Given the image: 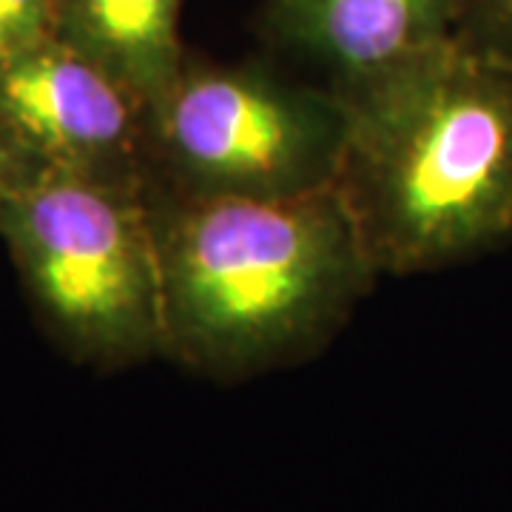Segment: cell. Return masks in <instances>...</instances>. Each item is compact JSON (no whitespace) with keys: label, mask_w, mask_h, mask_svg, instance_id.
Returning <instances> with one entry per match:
<instances>
[{"label":"cell","mask_w":512,"mask_h":512,"mask_svg":"<svg viewBox=\"0 0 512 512\" xmlns=\"http://www.w3.org/2000/svg\"><path fill=\"white\" fill-rule=\"evenodd\" d=\"M348 100L336 191L379 276L512 245V63L453 37Z\"/></svg>","instance_id":"cell-1"},{"label":"cell","mask_w":512,"mask_h":512,"mask_svg":"<svg viewBox=\"0 0 512 512\" xmlns=\"http://www.w3.org/2000/svg\"><path fill=\"white\" fill-rule=\"evenodd\" d=\"M163 356L217 382L311 359L379 279L336 188L288 200L151 185Z\"/></svg>","instance_id":"cell-2"},{"label":"cell","mask_w":512,"mask_h":512,"mask_svg":"<svg viewBox=\"0 0 512 512\" xmlns=\"http://www.w3.org/2000/svg\"><path fill=\"white\" fill-rule=\"evenodd\" d=\"M0 239L49 339L77 365L163 356L151 185L35 168L0 205Z\"/></svg>","instance_id":"cell-3"},{"label":"cell","mask_w":512,"mask_h":512,"mask_svg":"<svg viewBox=\"0 0 512 512\" xmlns=\"http://www.w3.org/2000/svg\"><path fill=\"white\" fill-rule=\"evenodd\" d=\"M348 100L262 60L185 55L148 106L151 183L185 197L288 200L336 188Z\"/></svg>","instance_id":"cell-4"},{"label":"cell","mask_w":512,"mask_h":512,"mask_svg":"<svg viewBox=\"0 0 512 512\" xmlns=\"http://www.w3.org/2000/svg\"><path fill=\"white\" fill-rule=\"evenodd\" d=\"M0 131L32 171L154 185L148 106L57 37L0 63Z\"/></svg>","instance_id":"cell-5"},{"label":"cell","mask_w":512,"mask_h":512,"mask_svg":"<svg viewBox=\"0 0 512 512\" xmlns=\"http://www.w3.org/2000/svg\"><path fill=\"white\" fill-rule=\"evenodd\" d=\"M461 0H265L276 49L350 94L453 40Z\"/></svg>","instance_id":"cell-6"},{"label":"cell","mask_w":512,"mask_h":512,"mask_svg":"<svg viewBox=\"0 0 512 512\" xmlns=\"http://www.w3.org/2000/svg\"><path fill=\"white\" fill-rule=\"evenodd\" d=\"M185 0H52L55 37L114 74L146 106L185 60Z\"/></svg>","instance_id":"cell-7"},{"label":"cell","mask_w":512,"mask_h":512,"mask_svg":"<svg viewBox=\"0 0 512 512\" xmlns=\"http://www.w3.org/2000/svg\"><path fill=\"white\" fill-rule=\"evenodd\" d=\"M456 37L512 63V0H461Z\"/></svg>","instance_id":"cell-8"},{"label":"cell","mask_w":512,"mask_h":512,"mask_svg":"<svg viewBox=\"0 0 512 512\" xmlns=\"http://www.w3.org/2000/svg\"><path fill=\"white\" fill-rule=\"evenodd\" d=\"M55 37L52 0H0V63Z\"/></svg>","instance_id":"cell-9"},{"label":"cell","mask_w":512,"mask_h":512,"mask_svg":"<svg viewBox=\"0 0 512 512\" xmlns=\"http://www.w3.org/2000/svg\"><path fill=\"white\" fill-rule=\"evenodd\" d=\"M29 174H32V168L26 165V160L20 157L18 151L12 148V143L6 140V134L0 131V205Z\"/></svg>","instance_id":"cell-10"}]
</instances>
